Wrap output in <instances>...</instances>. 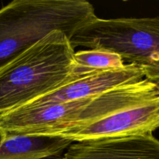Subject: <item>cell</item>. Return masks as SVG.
<instances>
[{
  "mask_svg": "<svg viewBox=\"0 0 159 159\" xmlns=\"http://www.w3.org/2000/svg\"><path fill=\"white\" fill-rule=\"evenodd\" d=\"M74 54L68 37L56 30L2 68L0 113L81 79L72 75Z\"/></svg>",
  "mask_w": 159,
  "mask_h": 159,
  "instance_id": "1",
  "label": "cell"
},
{
  "mask_svg": "<svg viewBox=\"0 0 159 159\" xmlns=\"http://www.w3.org/2000/svg\"><path fill=\"white\" fill-rule=\"evenodd\" d=\"M96 17L85 0H14L0 9V70L53 31L71 39Z\"/></svg>",
  "mask_w": 159,
  "mask_h": 159,
  "instance_id": "2",
  "label": "cell"
},
{
  "mask_svg": "<svg viewBox=\"0 0 159 159\" xmlns=\"http://www.w3.org/2000/svg\"><path fill=\"white\" fill-rule=\"evenodd\" d=\"M73 48L115 53L141 68L159 66V16L100 19L95 17L70 39Z\"/></svg>",
  "mask_w": 159,
  "mask_h": 159,
  "instance_id": "3",
  "label": "cell"
},
{
  "mask_svg": "<svg viewBox=\"0 0 159 159\" xmlns=\"http://www.w3.org/2000/svg\"><path fill=\"white\" fill-rule=\"evenodd\" d=\"M159 128V94L130 104L90 124L70 127L53 135L73 142L105 138L152 134Z\"/></svg>",
  "mask_w": 159,
  "mask_h": 159,
  "instance_id": "4",
  "label": "cell"
},
{
  "mask_svg": "<svg viewBox=\"0 0 159 159\" xmlns=\"http://www.w3.org/2000/svg\"><path fill=\"white\" fill-rule=\"evenodd\" d=\"M92 99L65 103L23 105L0 113V138L53 136L73 123Z\"/></svg>",
  "mask_w": 159,
  "mask_h": 159,
  "instance_id": "5",
  "label": "cell"
},
{
  "mask_svg": "<svg viewBox=\"0 0 159 159\" xmlns=\"http://www.w3.org/2000/svg\"><path fill=\"white\" fill-rule=\"evenodd\" d=\"M61 159H159V140L152 134L75 141Z\"/></svg>",
  "mask_w": 159,
  "mask_h": 159,
  "instance_id": "6",
  "label": "cell"
},
{
  "mask_svg": "<svg viewBox=\"0 0 159 159\" xmlns=\"http://www.w3.org/2000/svg\"><path fill=\"white\" fill-rule=\"evenodd\" d=\"M144 78V73L140 66L127 64L120 69L99 71L76 81L67 82L26 105L65 103L81 100L94 97L120 85L139 82Z\"/></svg>",
  "mask_w": 159,
  "mask_h": 159,
  "instance_id": "7",
  "label": "cell"
},
{
  "mask_svg": "<svg viewBox=\"0 0 159 159\" xmlns=\"http://www.w3.org/2000/svg\"><path fill=\"white\" fill-rule=\"evenodd\" d=\"M72 143L66 138L54 136L2 137L0 159H55Z\"/></svg>",
  "mask_w": 159,
  "mask_h": 159,
  "instance_id": "8",
  "label": "cell"
},
{
  "mask_svg": "<svg viewBox=\"0 0 159 159\" xmlns=\"http://www.w3.org/2000/svg\"><path fill=\"white\" fill-rule=\"evenodd\" d=\"M127 65L122 57L115 53L101 50H84L75 53L72 74L85 77L99 71L116 70Z\"/></svg>",
  "mask_w": 159,
  "mask_h": 159,
  "instance_id": "9",
  "label": "cell"
},
{
  "mask_svg": "<svg viewBox=\"0 0 159 159\" xmlns=\"http://www.w3.org/2000/svg\"><path fill=\"white\" fill-rule=\"evenodd\" d=\"M142 69L144 73L145 78L155 84L157 89L159 90V66L149 67Z\"/></svg>",
  "mask_w": 159,
  "mask_h": 159,
  "instance_id": "10",
  "label": "cell"
}]
</instances>
